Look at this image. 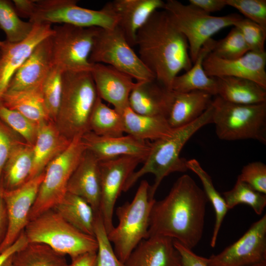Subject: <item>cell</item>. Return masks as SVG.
Segmentation results:
<instances>
[{"instance_id": "cell-1", "label": "cell", "mask_w": 266, "mask_h": 266, "mask_svg": "<svg viewBox=\"0 0 266 266\" xmlns=\"http://www.w3.org/2000/svg\"><path fill=\"white\" fill-rule=\"evenodd\" d=\"M208 201L203 190L195 180L190 175L183 174L164 199L154 201L147 238L170 237L192 250L202 237Z\"/></svg>"}, {"instance_id": "cell-2", "label": "cell", "mask_w": 266, "mask_h": 266, "mask_svg": "<svg viewBox=\"0 0 266 266\" xmlns=\"http://www.w3.org/2000/svg\"><path fill=\"white\" fill-rule=\"evenodd\" d=\"M135 46L144 66L170 90L175 77L193 65L186 39L164 9L155 11L138 31Z\"/></svg>"}, {"instance_id": "cell-3", "label": "cell", "mask_w": 266, "mask_h": 266, "mask_svg": "<svg viewBox=\"0 0 266 266\" xmlns=\"http://www.w3.org/2000/svg\"><path fill=\"white\" fill-rule=\"evenodd\" d=\"M211 105L197 120L184 127L174 130L168 137L153 141L150 152L140 168L134 171L127 180L123 192L128 191L137 181L147 173L155 176L150 186L149 197L154 199L155 194L164 178L170 173L185 172L188 169L187 160L180 157L181 150L188 140L203 126L212 123Z\"/></svg>"}, {"instance_id": "cell-4", "label": "cell", "mask_w": 266, "mask_h": 266, "mask_svg": "<svg viewBox=\"0 0 266 266\" xmlns=\"http://www.w3.org/2000/svg\"><path fill=\"white\" fill-rule=\"evenodd\" d=\"M98 98L90 71L63 73V91L55 123L72 140L90 131V116Z\"/></svg>"}, {"instance_id": "cell-5", "label": "cell", "mask_w": 266, "mask_h": 266, "mask_svg": "<svg viewBox=\"0 0 266 266\" xmlns=\"http://www.w3.org/2000/svg\"><path fill=\"white\" fill-rule=\"evenodd\" d=\"M24 232L29 242L42 243L71 260L97 252L95 236L85 233L66 221L53 208L30 221Z\"/></svg>"}, {"instance_id": "cell-6", "label": "cell", "mask_w": 266, "mask_h": 266, "mask_svg": "<svg viewBox=\"0 0 266 266\" xmlns=\"http://www.w3.org/2000/svg\"><path fill=\"white\" fill-rule=\"evenodd\" d=\"M212 123L218 137L226 141L254 139L266 144V102L241 104L214 96Z\"/></svg>"}, {"instance_id": "cell-7", "label": "cell", "mask_w": 266, "mask_h": 266, "mask_svg": "<svg viewBox=\"0 0 266 266\" xmlns=\"http://www.w3.org/2000/svg\"><path fill=\"white\" fill-rule=\"evenodd\" d=\"M150 186L147 181L142 180L133 200L116 208L118 225L107 233L115 253L123 263L136 246L147 238L150 211L155 200L149 197Z\"/></svg>"}, {"instance_id": "cell-8", "label": "cell", "mask_w": 266, "mask_h": 266, "mask_svg": "<svg viewBox=\"0 0 266 266\" xmlns=\"http://www.w3.org/2000/svg\"><path fill=\"white\" fill-rule=\"evenodd\" d=\"M165 10L177 29L186 39L190 56L193 63L204 43L223 28L231 26L242 18L237 14L213 16L190 4L176 0L165 1Z\"/></svg>"}, {"instance_id": "cell-9", "label": "cell", "mask_w": 266, "mask_h": 266, "mask_svg": "<svg viewBox=\"0 0 266 266\" xmlns=\"http://www.w3.org/2000/svg\"><path fill=\"white\" fill-rule=\"evenodd\" d=\"M86 150L81 136L76 137L62 153L48 164L31 210L29 221L52 209L62 200L67 192L69 180Z\"/></svg>"}, {"instance_id": "cell-10", "label": "cell", "mask_w": 266, "mask_h": 266, "mask_svg": "<svg viewBox=\"0 0 266 266\" xmlns=\"http://www.w3.org/2000/svg\"><path fill=\"white\" fill-rule=\"evenodd\" d=\"M89 61L110 66L137 82L155 78L117 27L98 28Z\"/></svg>"}, {"instance_id": "cell-11", "label": "cell", "mask_w": 266, "mask_h": 266, "mask_svg": "<svg viewBox=\"0 0 266 266\" xmlns=\"http://www.w3.org/2000/svg\"><path fill=\"white\" fill-rule=\"evenodd\" d=\"M29 21L112 29L117 26L118 18L105 4L100 10H94L79 6L76 0H36Z\"/></svg>"}, {"instance_id": "cell-12", "label": "cell", "mask_w": 266, "mask_h": 266, "mask_svg": "<svg viewBox=\"0 0 266 266\" xmlns=\"http://www.w3.org/2000/svg\"><path fill=\"white\" fill-rule=\"evenodd\" d=\"M98 28L54 26L51 35L53 66L63 72L90 71L92 64L89 58Z\"/></svg>"}, {"instance_id": "cell-13", "label": "cell", "mask_w": 266, "mask_h": 266, "mask_svg": "<svg viewBox=\"0 0 266 266\" xmlns=\"http://www.w3.org/2000/svg\"><path fill=\"white\" fill-rule=\"evenodd\" d=\"M142 162L143 160L139 158L128 156L100 162V213L107 234L114 228L112 219L117 200L123 192L129 177Z\"/></svg>"}, {"instance_id": "cell-14", "label": "cell", "mask_w": 266, "mask_h": 266, "mask_svg": "<svg viewBox=\"0 0 266 266\" xmlns=\"http://www.w3.org/2000/svg\"><path fill=\"white\" fill-rule=\"evenodd\" d=\"M266 261V215L252 224L237 241L206 258L207 266H247Z\"/></svg>"}, {"instance_id": "cell-15", "label": "cell", "mask_w": 266, "mask_h": 266, "mask_svg": "<svg viewBox=\"0 0 266 266\" xmlns=\"http://www.w3.org/2000/svg\"><path fill=\"white\" fill-rule=\"evenodd\" d=\"M44 177V170L15 189L7 191L3 189L8 229L6 237L0 246V253L17 240L29 222L30 213Z\"/></svg>"}, {"instance_id": "cell-16", "label": "cell", "mask_w": 266, "mask_h": 266, "mask_svg": "<svg viewBox=\"0 0 266 266\" xmlns=\"http://www.w3.org/2000/svg\"><path fill=\"white\" fill-rule=\"evenodd\" d=\"M53 32L51 24L35 23L32 32L23 40L18 42L0 40V102L17 70L35 47Z\"/></svg>"}, {"instance_id": "cell-17", "label": "cell", "mask_w": 266, "mask_h": 266, "mask_svg": "<svg viewBox=\"0 0 266 266\" xmlns=\"http://www.w3.org/2000/svg\"><path fill=\"white\" fill-rule=\"evenodd\" d=\"M266 52L249 51L233 60L217 57L210 53L205 58L203 66L209 77L231 76L253 81L266 89Z\"/></svg>"}, {"instance_id": "cell-18", "label": "cell", "mask_w": 266, "mask_h": 266, "mask_svg": "<svg viewBox=\"0 0 266 266\" xmlns=\"http://www.w3.org/2000/svg\"><path fill=\"white\" fill-rule=\"evenodd\" d=\"M90 72L98 97L122 114L135 82L129 75L102 64H92Z\"/></svg>"}, {"instance_id": "cell-19", "label": "cell", "mask_w": 266, "mask_h": 266, "mask_svg": "<svg viewBox=\"0 0 266 266\" xmlns=\"http://www.w3.org/2000/svg\"><path fill=\"white\" fill-rule=\"evenodd\" d=\"M81 138L86 150L93 153L100 162L125 156L139 158L144 162L151 149V142L129 134L104 137L89 131Z\"/></svg>"}, {"instance_id": "cell-20", "label": "cell", "mask_w": 266, "mask_h": 266, "mask_svg": "<svg viewBox=\"0 0 266 266\" xmlns=\"http://www.w3.org/2000/svg\"><path fill=\"white\" fill-rule=\"evenodd\" d=\"M164 4L162 0H114L105 4L117 16L116 27L132 47L135 46L138 31Z\"/></svg>"}, {"instance_id": "cell-21", "label": "cell", "mask_w": 266, "mask_h": 266, "mask_svg": "<svg viewBox=\"0 0 266 266\" xmlns=\"http://www.w3.org/2000/svg\"><path fill=\"white\" fill-rule=\"evenodd\" d=\"M53 67L50 36L35 47L13 76L7 91H20L42 86Z\"/></svg>"}, {"instance_id": "cell-22", "label": "cell", "mask_w": 266, "mask_h": 266, "mask_svg": "<svg viewBox=\"0 0 266 266\" xmlns=\"http://www.w3.org/2000/svg\"><path fill=\"white\" fill-rule=\"evenodd\" d=\"M126 266H182L173 239L152 236L142 240L124 263Z\"/></svg>"}, {"instance_id": "cell-23", "label": "cell", "mask_w": 266, "mask_h": 266, "mask_svg": "<svg viewBox=\"0 0 266 266\" xmlns=\"http://www.w3.org/2000/svg\"><path fill=\"white\" fill-rule=\"evenodd\" d=\"M173 94L172 90L167 89L155 78L135 81L129 98V107L139 114L166 118Z\"/></svg>"}, {"instance_id": "cell-24", "label": "cell", "mask_w": 266, "mask_h": 266, "mask_svg": "<svg viewBox=\"0 0 266 266\" xmlns=\"http://www.w3.org/2000/svg\"><path fill=\"white\" fill-rule=\"evenodd\" d=\"M67 192L78 196L100 212L101 194L100 161L90 151L84 152L78 165L71 175Z\"/></svg>"}, {"instance_id": "cell-25", "label": "cell", "mask_w": 266, "mask_h": 266, "mask_svg": "<svg viewBox=\"0 0 266 266\" xmlns=\"http://www.w3.org/2000/svg\"><path fill=\"white\" fill-rule=\"evenodd\" d=\"M71 141L61 133L53 121L49 120L39 124L33 145V166L29 179L42 172Z\"/></svg>"}, {"instance_id": "cell-26", "label": "cell", "mask_w": 266, "mask_h": 266, "mask_svg": "<svg viewBox=\"0 0 266 266\" xmlns=\"http://www.w3.org/2000/svg\"><path fill=\"white\" fill-rule=\"evenodd\" d=\"M173 92L172 100L166 119L173 130L197 120L210 106L213 97L202 91Z\"/></svg>"}, {"instance_id": "cell-27", "label": "cell", "mask_w": 266, "mask_h": 266, "mask_svg": "<svg viewBox=\"0 0 266 266\" xmlns=\"http://www.w3.org/2000/svg\"><path fill=\"white\" fill-rule=\"evenodd\" d=\"M216 41L211 38L204 43L191 67L175 77L171 86L172 91L181 93L202 91L213 97L217 96L216 79L207 76L203 66V60L211 52Z\"/></svg>"}, {"instance_id": "cell-28", "label": "cell", "mask_w": 266, "mask_h": 266, "mask_svg": "<svg viewBox=\"0 0 266 266\" xmlns=\"http://www.w3.org/2000/svg\"><path fill=\"white\" fill-rule=\"evenodd\" d=\"M125 133L138 139L153 141L168 137L174 130L163 116L139 114L129 107L122 113Z\"/></svg>"}, {"instance_id": "cell-29", "label": "cell", "mask_w": 266, "mask_h": 266, "mask_svg": "<svg viewBox=\"0 0 266 266\" xmlns=\"http://www.w3.org/2000/svg\"><path fill=\"white\" fill-rule=\"evenodd\" d=\"M214 78L217 96L227 101L241 104L266 102V89L253 81L231 76Z\"/></svg>"}, {"instance_id": "cell-30", "label": "cell", "mask_w": 266, "mask_h": 266, "mask_svg": "<svg viewBox=\"0 0 266 266\" xmlns=\"http://www.w3.org/2000/svg\"><path fill=\"white\" fill-rule=\"evenodd\" d=\"M33 166V146L22 140L15 146L4 166L0 185L7 191L20 187L29 180Z\"/></svg>"}, {"instance_id": "cell-31", "label": "cell", "mask_w": 266, "mask_h": 266, "mask_svg": "<svg viewBox=\"0 0 266 266\" xmlns=\"http://www.w3.org/2000/svg\"><path fill=\"white\" fill-rule=\"evenodd\" d=\"M0 102L37 124L51 120L44 104L42 86L20 91H7Z\"/></svg>"}, {"instance_id": "cell-32", "label": "cell", "mask_w": 266, "mask_h": 266, "mask_svg": "<svg viewBox=\"0 0 266 266\" xmlns=\"http://www.w3.org/2000/svg\"><path fill=\"white\" fill-rule=\"evenodd\" d=\"M53 209L73 227L89 235H94L97 214L82 198L66 192Z\"/></svg>"}, {"instance_id": "cell-33", "label": "cell", "mask_w": 266, "mask_h": 266, "mask_svg": "<svg viewBox=\"0 0 266 266\" xmlns=\"http://www.w3.org/2000/svg\"><path fill=\"white\" fill-rule=\"evenodd\" d=\"M12 266H69L66 255L46 244L28 242L14 254Z\"/></svg>"}, {"instance_id": "cell-34", "label": "cell", "mask_w": 266, "mask_h": 266, "mask_svg": "<svg viewBox=\"0 0 266 266\" xmlns=\"http://www.w3.org/2000/svg\"><path fill=\"white\" fill-rule=\"evenodd\" d=\"M89 129L101 136H122L125 133L122 115L106 105L98 97L90 116Z\"/></svg>"}, {"instance_id": "cell-35", "label": "cell", "mask_w": 266, "mask_h": 266, "mask_svg": "<svg viewBox=\"0 0 266 266\" xmlns=\"http://www.w3.org/2000/svg\"><path fill=\"white\" fill-rule=\"evenodd\" d=\"M186 165L188 169L194 172L200 178L203 186V190L215 211V222L210 241V246L213 248L216 245L219 231L228 209L223 196L215 189L211 176L200 163L193 159L187 160Z\"/></svg>"}, {"instance_id": "cell-36", "label": "cell", "mask_w": 266, "mask_h": 266, "mask_svg": "<svg viewBox=\"0 0 266 266\" xmlns=\"http://www.w3.org/2000/svg\"><path fill=\"white\" fill-rule=\"evenodd\" d=\"M34 23L21 20L13 3L0 0V29L4 32L6 40L18 42L26 39L31 33Z\"/></svg>"}, {"instance_id": "cell-37", "label": "cell", "mask_w": 266, "mask_h": 266, "mask_svg": "<svg viewBox=\"0 0 266 266\" xmlns=\"http://www.w3.org/2000/svg\"><path fill=\"white\" fill-rule=\"evenodd\" d=\"M223 197L228 210L239 204H245L252 208L258 215H261L266 206V196L252 189L238 178L233 187L223 193Z\"/></svg>"}, {"instance_id": "cell-38", "label": "cell", "mask_w": 266, "mask_h": 266, "mask_svg": "<svg viewBox=\"0 0 266 266\" xmlns=\"http://www.w3.org/2000/svg\"><path fill=\"white\" fill-rule=\"evenodd\" d=\"M63 71L53 66L42 85L44 104L50 119L55 122L63 91Z\"/></svg>"}, {"instance_id": "cell-39", "label": "cell", "mask_w": 266, "mask_h": 266, "mask_svg": "<svg viewBox=\"0 0 266 266\" xmlns=\"http://www.w3.org/2000/svg\"><path fill=\"white\" fill-rule=\"evenodd\" d=\"M0 119L27 143L33 145L39 124L32 122L20 113L5 107L1 102Z\"/></svg>"}, {"instance_id": "cell-40", "label": "cell", "mask_w": 266, "mask_h": 266, "mask_svg": "<svg viewBox=\"0 0 266 266\" xmlns=\"http://www.w3.org/2000/svg\"><path fill=\"white\" fill-rule=\"evenodd\" d=\"M250 51L239 29L233 27L223 39L216 41L211 54L219 58L233 60Z\"/></svg>"}, {"instance_id": "cell-41", "label": "cell", "mask_w": 266, "mask_h": 266, "mask_svg": "<svg viewBox=\"0 0 266 266\" xmlns=\"http://www.w3.org/2000/svg\"><path fill=\"white\" fill-rule=\"evenodd\" d=\"M94 235L98 243L97 266H126L115 253L100 212L96 217Z\"/></svg>"}, {"instance_id": "cell-42", "label": "cell", "mask_w": 266, "mask_h": 266, "mask_svg": "<svg viewBox=\"0 0 266 266\" xmlns=\"http://www.w3.org/2000/svg\"><path fill=\"white\" fill-rule=\"evenodd\" d=\"M233 27L240 31L250 51L266 52V29L245 18L237 21Z\"/></svg>"}, {"instance_id": "cell-43", "label": "cell", "mask_w": 266, "mask_h": 266, "mask_svg": "<svg viewBox=\"0 0 266 266\" xmlns=\"http://www.w3.org/2000/svg\"><path fill=\"white\" fill-rule=\"evenodd\" d=\"M226 2L239 11L245 18L266 29V0H226Z\"/></svg>"}, {"instance_id": "cell-44", "label": "cell", "mask_w": 266, "mask_h": 266, "mask_svg": "<svg viewBox=\"0 0 266 266\" xmlns=\"http://www.w3.org/2000/svg\"><path fill=\"white\" fill-rule=\"evenodd\" d=\"M237 178L255 191L266 194V165L264 163L257 161L247 164Z\"/></svg>"}, {"instance_id": "cell-45", "label": "cell", "mask_w": 266, "mask_h": 266, "mask_svg": "<svg viewBox=\"0 0 266 266\" xmlns=\"http://www.w3.org/2000/svg\"><path fill=\"white\" fill-rule=\"evenodd\" d=\"M20 137L0 119V181L9 155L15 146L22 141Z\"/></svg>"}, {"instance_id": "cell-46", "label": "cell", "mask_w": 266, "mask_h": 266, "mask_svg": "<svg viewBox=\"0 0 266 266\" xmlns=\"http://www.w3.org/2000/svg\"><path fill=\"white\" fill-rule=\"evenodd\" d=\"M173 243L181 255L182 266H207L206 258L196 254L175 240Z\"/></svg>"}, {"instance_id": "cell-47", "label": "cell", "mask_w": 266, "mask_h": 266, "mask_svg": "<svg viewBox=\"0 0 266 266\" xmlns=\"http://www.w3.org/2000/svg\"><path fill=\"white\" fill-rule=\"evenodd\" d=\"M189 2L208 14L220 11L227 6L226 0H189Z\"/></svg>"}, {"instance_id": "cell-48", "label": "cell", "mask_w": 266, "mask_h": 266, "mask_svg": "<svg viewBox=\"0 0 266 266\" xmlns=\"http://www.w3.org/2000/svg\"><path fill=\"white\" fill-rule=\"evenodd\" d=\"M28 242V239L23 231L17 240L11 246L0 253V266H2L8 259L25 246Z\"/></svg>"}, {"instance_id": "cell-49", "label": "cell", "mask_w": 266, "mask_h": 266, "mask_svg": "<svg viewBox=\"0 0 266 266\" xmlns=\"http://www.w3.org/2000/svg\"><path fill=\"white\" fill-rule=\"evenodd\" d=\"M13 4L19 17L30 19L34 12L36 0H14Z\"/></svg>"}, {"instance_id": "cell-50", "label": "cell", "mask_w": 266, "mask_h": 266, "mask_svg": "<svg viewBox=\"0 0 266 266\" xmlns=\"http://www.w3.org/2000/svg\"><path fill=\"white\" fill-rule=\"evenodd\" d=\"M2 191L3 188L0 185V246L6 237L8 229L7 210L2 197Z\"/></svg>"}, {"instance_id": "cell-51", "label": "cell", "mask_w": 266, "mask_h": 266, "mask_svg": "<svg viewBox=\"0 0 266 266\" xmlns=\"http://www.w3.org/2000/svg\"><path fill=\"white\" fill-rule=\"evenodd\" d=\"M97 252H92L72 260L69 266H97Z\"/></svg>"}, {"instance_id": "cell-52", "label": "cell", "mask_w": 266, "mask_h": 266, "mask_svg": "<svg viewBox=\"0 0 266 266\" xmlns=\"http://www.w3.org/2000/svg\"><path fill=\"white\" fill-rule=\"evenodd\" d=\"M12 256L6 260L2 266H12Z\"/></svg>"}, {"instance_id": "cell-53", "label": "cell", "mask_w": 266, "mask_h": 266, "mask_svg": "<svg viewBox=\"0 0 266 266\" xmlns=\"http://www.w3.org/2000/svg\"><path fill=\"white\" fill-rule=\"evenodd\" d=\"M247 266H266V261L260 262L258 263L254 264Z\"/></svg>"}]
</instances>
